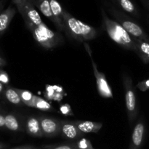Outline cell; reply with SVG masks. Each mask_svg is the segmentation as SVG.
Returning a JSON list of instances; mask_svg holds the SVG:
<instances>
[{
  "label": "cell",
  "mask_w": 149,
  "mask_h": 149,
  "mask_svg": "<svg viewBox=\"0 0 149 149\" xmlns=\"http://www.w3.org/2000/svg\"><path fill=\"white\" fill-rule=\"evenodd\" d=\"M101 16L103 28L109 37L122 47L135 52L137 46L136 39L131 36L118 22L110 18L103 8L101 9Z\"/></svg>",
  "instance_id": "6da1fadb"
},
{
  "label": "cell",
  "mask_w": 149,
  "mask_h": 149,
  "mask_svg": "<svg viewBox=\"0 0 149 149\" xmlns=\"http://www.w3.org/2000/svg\"><path fill=\"white\" fill-rule=\"evenodd\" d=\"M63 20L65 33L78 42L92 40L97 36V31L94 27L77 20L65 10L63 11Z\"/></svg>",
  "instance_id": "7a4b0ae2"
},
{
  "label": "cell",
  "mask_w": 149,
  "mask_h": 149,
  "mask_svg": "<svg viewBox=\"0 0 149 149\" xmlns=\"http://www.w3.org/2000/svg\"><path fill=\"white\" fill-rule=\"evenodd\" d=\"M25 24L34 40L45 49H52L63 43L62 35L49 29L44 22L39 25H34L29 22Z\"/></svg>",
  "instance_id": "3957f363"
},
{
  "label": "cell",
  "mask_w": 149,
  "mask_h": 149,
  "mask_svg": "<svg viewBox=\"0 0 149 149\" xmlns=\"http://www.w3.org/2000/svg\"><path fill=\"white\" fill-rule=\"evenodd\" d=\"M108 9L110 14L114 17L116 21L118 22L131 36L135 39L149 43V36L146 32L130 17L127 15L123 12L115 8L113 6H109Z\"/></svg>",
  "instance_id": "277c9868"
},
{
  "label": "cell",
  "mask_w": 149,
  "mask_h": 149,
  "mask_svg": "<svg viewBox=\"0 0 149 149\" xmlns=\"http://www.w3.org/2000/svg\"><path fill=\"white\" fill-rule=\"evenodd\" d=\"M124 88L125 93V104H126L127 113L130 123L132 124L138 116V106L137 100L134 90L132 80L128 74H123L122 75Z\"/></svg>",
  "instance_id": "5b68a950"
},
{
  "label": "cell",
  "mask_w": 149,
  "mask_h": 149,
  "mask_svg": "<svg viewBox=\"0 0 149 149\" xmlns=\"http://www.w3.org/2000/svg\"><path fill=\"white\" fill-rule=\"evenodd\" d=\"M84 47L90 56V60L92 62V65L93 68V73H94L95 77L96 80V86H97V90L98 94L103 98H113V93H112L111 88L110 84L108 82L106 79V75L103 72H100L97 69V65L94 61L92 55V51L89 47L88 45L84 44Z\"/></svg>",
  "instance_id": "8992f818"
},
{
  "label": "cell",
  "mask_w": 149,
  "mask_h": 149,
  "mask_svg": "<svg viewBox=\"0 0 149 149\" xmlns=\"http://www.w3.org/2000/svg\"><path fill=\"white\" fill-rule=\"evenodd\" d=\"M17 8L21 14L25 23H31L39 25L43 23L40 15L36 10L33 0H13Z\"/></svg>",
  "instance_id": "52a82bcc"
},
{
  "label": "cell",
  "mask_w": 149,
  "mask_h": 149,
  "mask_svg": "<svg viewBox=\"0 0 149 149\" xmlns=\"http://www.w3.org/2000/svg\"><path fill=\"white\" fill-rule=\"evenodd\" d=\"M39 119L44 136L52 138L61 134V120L45 116H39Z\"/></svg>",
  "instance_id": "ba28073f"
},
{
  "label": "cell",
  "mask_w": 149,
  "mask_h": 149,
  "mask_svg": "<svg viewBox=\"0 0 149 149\" xmlns=\"http://www.w3.org/2000/svg\"><path fill=\"white\" fill-rule=\"evenodd\" d=\"M146 135V123L143 117H141L134 127L129 149H141Z\"/></svg>",
  "instance_id": "9c48e42d"
},
{
  "label": "cell",
  "mask_w": 149,
  "mask_h": 149,
  "mask_svg": "<svg viewBox=\"0 0 149 149\" xmlns=\"http://www.w3.org/2000/svg\"><path fill=\"white\" fill-rule=\"evenodd\" d=\"M61 131L63 137L69 140H75L81 138L84 133L81 132L75 125L74 122L67 120H61Z\"/></svg>",
  "instance_id": "30bf717a"
},
{
  "label": "cell",
  "mask_w": 149,
  "mask_h": 149,
  "mask_svg": "<svg viewBox=\"0 0 149 149\" xmlns=\"http://www.w3.org/2000/svg\"><path fill=\"white\" fill-rule=\"evenodd\" d=\"M49 3L55 20V26L59 31H63L65 33V26L63 20L64 9L57 0H49Z\"/></svg>",
  "instance_id": "8fae6325"
},
{
  "label": "cell",
  "mask_w": 149,
  "mask_h": 149,
  "mask_svg": "<svg viewBox=\"0 0 149 149\" xmlns=\"http://www.w3.org/2000/svg\"><path fill=\"white\" fill-rule=\"evenodd\" d=\"M26 130L29 135L35 138L44 136L39 116H29L26 122Z\"/></svg>",
  "instance_id": "7c38bea8"
},
{
  "label": "cell",
  "mask_w": 149,
  "mask_h": 149,
  "mask_svg": "<svg viewBox=\"0 0 149 149\" xmlns=\"http://www.w3.org/2000/svg\"><path fill=\"white\" fill-rule=\"evenodd\" d=\"M80 131L82 133H97L103 127L101 122H95L92 121H74Z\"/></svg>",
  "instance_id": "4fadbf2b"
},
{
  "label": "cell",
  "mask_w": 149,
  "mask_h": 149,
  "mask_svg": "<svg viewBox=\"0 0 149 149\" xmlns=\"http://www.w3.org/2000/svg\"><path fill=\"white\" fill-rule=\"evenodd\" d=\"M15 13V9L12 7H9L7 10L1 13L0 15V36H2L8 29Z\"/></svg>",
  "instance_id": "5bb4252c"
},
{
  "label": "cell",
  "mask_w": 149,
  "mask_h": 149,
  "mask_svg": "<svg viewBox=\"0 0 149 149\" xmlns=\"http://www.w3.org/2000/svg\"><path fill=\"white\" fill-rule=\"evenodd\" d=\"M33 3H34L35 7L38 8V10L45 17H47L54 24H55V20L52 14L49 0H33Z\"/></svg>",
  "instance_id": "9a60e30c"
},
{
  "label": "cell",
  "mask_w": 149,
  "mask_h": 149,
  "mask_svg": "<svg viewBox=\"0 0 149 149\" xmlns=\"http://www.w3.org/2000/svg\"><path fill=\"white\" fill-rule=\"evenodd\" d=\"M137 46L135 52L146 64L149 63V43L136 39Z\"/></svg>",
  "instance_id": "2e32d148"
},
{
  "label": "cell",
  "mask_w": 149,
  "mask_h": 149,
  "mask_svg": "<svg viewBox=\"0 0 149 149\" xmlns=\"http://www.w3.org/2000/svg\"><path fill=\"white\" fill-rule=\"evenodd\" d=\"M112 1L116 5L119 6L127 13H129L137 17L140 16L139 12H138L135 3L132 0H112Z\"/></svg>",
  "instance_id": "e0dca14e"
},
{
  "label": "cell",
  "mask_w": 149,
  "mask_h": 149,
  "mask_svg": "<svg viewBox=\"0 0 149 149\" xmlns=\"http://www.w3.org/2000/svg\"><path fill=\"white\" fill-rule=\"evenodd\" d=\"M4 95H5L6 99L12 104L15 105V106H21L22 104H23L20 95L14 87H6L4 90Z\"/></svg>",
  "instance_id": "ac0fdd59"
},
{
  "label": "cell",
  "mask_w": 149,
  "mask_h": 149,
  "mask_svg": "<svg viewBox=\"0 0 149 149\" xmlns=\"http://www.w3.org/2000/svg\"><path fill=\"white\" fill-rule=\"evenodd\" d=\"M5 127L13 132H17L21 130L18 119L12 113H9L5 116Z\"/></svg>",
  "instance_id": "d6986e66"
},
{
  "label": "cell",
  "mask_w": 149,
  "mask_h": 149,
  "mask_svg": "<svg viewBox=\"0 0 149 149\" xmlns=\"http://www.w3.org/2000/svg\"><path fill=\"white\" fill-rule=\"evenodd\" d=\"M16 91L20 95V99L24 105L29 107H33V100H34V95L32 94L31 92L26 90H20V89L15 88Z\"/></svg>",
  "instance_id": "ffe728a7"
},
{
  "label": "cell",
  "mask_w": 149,
  "mask_h": 149,
  "mask_svg": "<svg viewBox=\"0 0 149 149\" xmlns=\"http://www.w3.org/2000/svg\"><path fill=\"white\" fill-rule=\"evenodd\" d=\"M35 109H39L42 111H53V108L52 107L50 104L45 99L39 97V96H34V100L33 103V107Z\"/></svg>",
  "instance_id": "44dd1931"
},
{
  "label": "cell",
  "mask_w": 149,
  "mask_h": 149,
  "mask_svg": "<svg viewBox=\"0 0 149 149\" xmlns=\"http://www.w3.org/2000/svg\"><path fill=\"white\" fill-rule=\"evenodd\" d=\"M44 148L45 149H79L77 143L61 144L58 146H47Z\"/></svg>",
  "instance_id": "7402d4cb"
},
{
  "label": "cell",
  "mask_w": 149,
  "mask_h": 149,
  "mask_svg": "<svg viewBox=\"0 0 149 149\" xmlns=\"http://www.w3.org/2000/svg\"><path fill=\"white\" fill-rule=\"evenodd\" d=\"M79 149H95L92 145L91 142L87 138H82L77 142Z\"/></svg>",
  "instance_id": "603a6c76"
},
{
  "label": "cell",
  "mask_w": 149,
  "mask_h": 149,
  "mask_svg": "<svg viewBox=\"0 0 149 149\" xmlns=\"http://www.w3.org/2000/svg\"><path fill=\"white\" fill-rule=\"evenodd\" d=\"M10 81V78L7 73L2 69H0V83L4 84H8Z\"/></svg>",
  "instance_id": "cb8c5ba5"
},
{
  "label": "cell",
  "mask_w": 149,
  "mask_h": 149,
  "mask_svg": "<svg viewBox=\"0 0 149 149\" xmlns=\"http://www.w3.org/2000/svg\"><path fill=\"white\" fill-rule=\"evenodd\" d=\"M60 111L61 113L64 115H71L72 114V111L71 110V107L68 104H64L60 107Z\"/></svg>",
  "instance_id": "d4e9b609"
},
{
  "label": "cell",
  "mask_w": 149,
  "mask_h": 149,
  "mask_svg": "<svg viewBox=\"0 0 149 149\" xmlns=\"http://www.w3.org/2000/svg\"><path fill=\"white\" fill-rule=\"evenodd\" d=\"M138 86L143 91H146V90H149V79L144 80V81H141V82H140L138 84Z\"/></svg>",
  "instance_id": "484cf974"
},
{
  "label": "cell",
  "mask_w": 149,
  "mask_h": 149,
  "mask_svg": "<svg viewBox=\"0 0 149 149\" xmlns=\"http://www.w3.org/2000/svg\"><path fill=\"white\" fill-rule=\"evenodd\" d=\"M5 127V116L0 114V128Z\"/></svg>",
  "instance_id": "4316f807"
},
{
  "label": "cell",
  "mask_w": 149,
  "mask_h": 149,
  "mask_svg": "<svg viewBox=\"0 0 149 149\" xmlns=\"http://www.w3.org/2000/svg\"><path fill=\"white\" fill-rule=\"evenodd\" d=\"M13 149H36L33 146H23L17 147V148H15Z\"/></svg>",
  "instance_id": "83f0119b"
},
{
  "label": "cell",
  "mask_w": 149,
  "mask_h": 149,
  "mask_svg": "<svg viewBox=\"0 0 149 149\" xmlns=\"http://www.w3.org/2000/svg\"><path fill=\"white\" fill-rule=\"evenodd\" d=\"M4 65H6L5 60L3 59L2 58H0V68H1V67H4Z\"/></svg>",
  "instance_id": "f1b7e54d"
},
{
  "label": "cell",
  "mask_w": 149,
  "mask_h": 149,
  "mask_svg": "<svg viewBox=\"0 0 149 149\" xmlns=\"http://www.w3.org/2000/svg\"><path fill=\"white\" fill-rule=\"evenodd\" d=\"M142 1H143L144 4H145L149 8V0H142Z\"/></svg>",
  "instance_id": "f546056e"
},
{
  "label": "cell",
  "mask_w": 149,
  "mask_h": 149,
  "mask_svg": "<svg viewBox=\"0 0 149 149\" xmlns=\"http://www.w3.org/2000/svg\"><path fill=\"white\" fill-rule=\"evenodd\" d=\"M5 147V145L3 143H0V149H3Z\"/></svg>",
  "instance_id": "4dcf8cb0"
},
{
  "label": "cell",
  "mask_w": 149,
  "mask_h": 149,
  "mask_svg": "<svg viewBox=\"0 0 149 149\" xmlns=\"http://www.w3.org/2000/svg\"><path fill=\"white\" fill-rule=\"evenodd\" d=\"M3 90V84L0 83V93Z\"/></svg>",
  "instance_id": "1f68e13d"
},
{
  "label": "cell",
  "mask_w": 149,
  "mask_h": 149,
  "mask_svg": "<svg viewBox=\"0 0 149 149\" xmlns=\"http://www.w3.org/2000/svg\"><path fill=\"white\" fill-rule=\"evenodd\" d=\"M1 13H0V15H1Z\"/></svg>",
  "instance_id": "d6a6232c"
},
{
  "label": "cell",
  "mask_w": 149,
  "mask_h": 149,
  "mask_svg": "<svg viewBox=\"0 0 149 149\" xmlns=\"http://www.w3.org/2000/svg\"><path fill=\"white\" fill-rule=\"evenodd\" d=\"M36 149H40V148H36Z\"/></svg>",
  "instance_id": "836d02e7"
}]
</instances>
